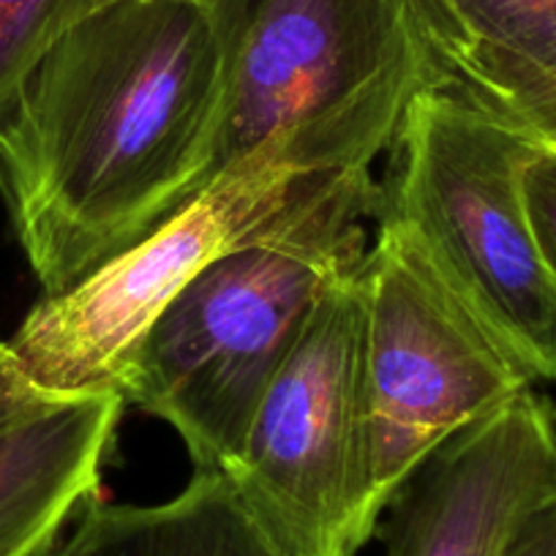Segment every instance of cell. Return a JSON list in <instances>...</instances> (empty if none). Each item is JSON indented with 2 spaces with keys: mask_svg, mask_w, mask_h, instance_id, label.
I'll use <instances>...</instances> for the list:
<instances>
[{
  "mask_svg": "<svg viewBox=\"0 0 556 556\" xmlns=\"http://www.w3.org/2000/svg\"><path fill=\"white\" fill-rule=\"evenodd\" d=\"M227 79L213 0H106L47 50L0 121V200L45 298L205 191Z\"/></svg>",
  "mask_w": 556,
  "mask_h": 556,
  "instance_id": "obj_1",
  "label": "cell"
},
{
  "mask_svg": "<svg viewBox=\"0 0 556 556\" xmlns=\"http://www.w3.org/2000/svg\"><path fill=\"white\" fill-rule=\"evenodd\" d=\"M377 197L374 175L357 178L298 222L227 251L139 339L123 399L173 426L197 469L227 472L238 462L319 298L366 260Z\"/></svg>",
  "mask_w": 556,
  "mask_h": 556,
  "instance_id": "obj_2",
  "label": "cell"
},
{
  "mask_svg": "<svg viewBox=\"0 0 556 556\" xmlns=\"http://www.w3.org/2000/svg\"><path fill=\"white\" fill-rule=\"evenodd\" d=\"M213 7L227 34L229 79L207 186L262 151L325 178L371 175L412 101L453 83L415 0Z\"/></svg>",
  "mask_w": 556,
  "mask_h": 556,
  "instance_id": "obj_3",
  "label": "cell"
},
{
  "mask_svg": "<svg viewBox=\"0 0 556 556\" xmlns=\"http://www.w3.org/2000/svg\"><path fill=\"white\" fill-rule=\"evenodd\" d=\"M540 142L458 85L412 101L374 216H388L532 379H556V276L523 205Z\"/></svg>",
  "mask_w": 556,
  "mask_h": 556,
  "instance_id": "obj_4",
  "label": "cell"
},
{
  "mask_svg": "<svg viewBox=\"0 0 556 556\" xmlns=\"http://www.w3.org/2000/svg\"><path fill=\"white\" fill-rule=\"evenodd\" d=\"M361 270L319 298L224 472L290 556H357L388 510L374 480Z\"/></svg>",
  "mask_w": 556,
  "mask_h": 556,
  "instance_id": "obj_5",
  "label": "cell"
},
{
  "mask_svg": "<svg viewBox=\"0 0 556 556\" xmlns=\"http://www.w3.org/2000/svg\"><path fill=\"white\" fill-rule=\"evenodd\" d=\"M262 151L218 175L167 224L61 295L41 298L9 339L25 377L68 399L117 390L146 330L200 270L227 251L298 222L341 186Z\"/></svg>",
  "mask_w": 556,
  "mask_h": 556,
  "instance_id": "obj_6",
  "label": "cell"
},
{
  "mask_svg": "<svg viewBox=\"0 0 556 556\" xmlns=\"http://www.w3.org/2000/svg\"><path fill=\"white\" fill-rule=\"evenodd\" d=\"M363 262L374 480L388 507L437 447L532 388L388 216Z\"/></svg>",
  "mask_w": 556,
  "mask_h": 556,
  "instance_id": "obj_7",
  "label": "cell"
},
{
  "mask_svg": "<svg viewBox=\"0 0 556 556\" xmlns=\"http://www.w3.org/2000/svg\"><path fill=\"white\" fill-rule=\"evenodd\" d=\"M556 483V406L532 388L442 442L388 505L384 556H500Z\"/></svg>",
  "mask_w": 556,
  "mask_h": 556,
  "instance_id": "obj_8",
  "label": "cell"
},
{
  "mask_svg": "<svg viewBox=\"0 0 556 556\" xmlns=\"http://www.w3.org/2000/svg\"><path fill=\"white\" fill-rule=\"evenodd\" d=\"M126 406L106 390L47 399L0 420V556H39L101 496Z\"/></svg>",
  "mask_w": 556,
  "mask_h": 556,
  "instance_id": "obj_9",
  "label": "cell"
},
{
  "mask_svg": "<svg viewBox=\"0 0 556 556\" xmlns=\"http://www.w3.org/2000/svg\"><path fill=\"white\" fill-rule=\"evenodd\" d=\"M39 556H290L251 513L232 480L197 469L159 505H112L93 496L68 534Z\"/></svg>",
  "mask_w": 556,
  "mask_h": 556,
  "instance_id": "obj_10",
  "label": "cell"
},
{
  "mask_svg": "<svg viewBox=\"0 0 556 556\" xmlns=\"http://www.w3.org/2000/svg\"><path fill=\"white\" fill-rule=\"evenodd\" d=\"M462 88L540 77L556 83V0H415Z\"/></svg>",
  "mask_w": 556,
  "mask_h": 556,
  "instance_id": "obj_11",
  "label": "cell"
},
{
  "mask_svg": "<svg viewBox=\"0 0 556 556\" xmlns=\"http://www.w3.org/2000/svg\"><path fill=\"white\" fill-rule=\"evenodd\" d=\"M106 0H0V121L52 45Z\"/></svg>",
  "mask_w": 556,
  "mask_h": 556,
  "instance_id": "obj_12",
  "label": "cell"
},
{
  "mask_svg": "<svg viewBox=\"0 0 556 556\" xmlns=\"http://www.w3.org/2000/svg\"><path fill=\"white\" fill-rule=\"evenodd\" d=\"M462 88V85H458ZM485 110L496 112L516 128L534 137L540 146L556 151V83L540 77L510 79V83L462 88Z\"/></svg>",
  "mask_w": 556,
  "mask_h": 556,
  "instance_id": "obj_13",
  "label": "cell"
},
{
  "mask_svg": "<svg viewBox=\"0 0 556 556\" xmlns=\"http://www.w3.org/2000/svg\"><path fill=\"white\" fill-rule=\"evenodd\" d=\"M523 205L540 251L556 276V151L540 148L521 178Z\"/></svg>",
  "mask_w": 556,
  "mask_h": 556,
  "instance_id": "obj_14",
  "label": "cell"
},
{
  "mask_svg": "<svg viewBox=\"0 0 556 556\" xmlns=\"http://www.w3.org/2000/svg\"><path fill=\"white\" fill-rule=\"evenodd\" d=\"M500 556H556V483L518 518Z\"/></svg>",
  "mask_w": 556,
  "mask_h": 556,
  "instance_id": "obj_15",
  "label": "cell"
},
{
  "mask_svg": "<svg viewBox=\"0 0 556 556\" xmlns=\"http://www.w3.org/2000/svg\"><path fill=\"white\" fill-rule=\"evenodd\" d=\"M47 399H58V395L41 393V390L25 377L23 368H20L9 341L0 339V420L17 415V412L28 409V406L41 404V401Z\"/></svg>",
  "mask_w": 556,
  "mask_h": 556,
  "instance_id": "obj_16",
  "label": "cell"
}]
</instances>
